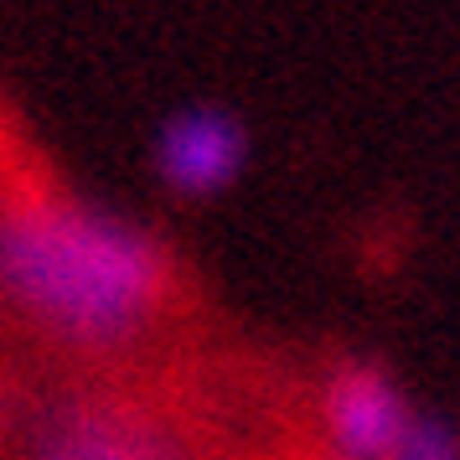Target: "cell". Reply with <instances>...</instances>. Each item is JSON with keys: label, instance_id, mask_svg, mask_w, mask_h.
I'll list each match as a JSON object with an SVG mask.
<instances>
[{"label": "cell", "instance_id": "obj_1", "mask_svg": "<svg viewBox=\"0 0 460 460\" xmlns=\"http://www.w3.org/2000/svg\"><path fill=\"white\" fill-rule=\"evenodd\" d=\"M171 285L146 228L73 197H16L0 208V295L47 336L114 352L150 326Z\"/></svg>", "mask_w": 460, "mask_h": 460}, {"label": "cell", "instance_id": "obj_2", "mask_svg": "<svg viewBox=\"0 0 460 460\" xmlns=\"http://www.w3.org/2000/svg\"><path fill=\"white\" fill-rule=\"evenodd\" d=\"M249 155V135L228 109H181L161 140H155V176L166 181L176 197H212V191L233 187V176L243 171Z\"/></svg>", "mask_w": 460, "mask_h": 460}, {"label": "cell", "instance_id": "obj_3", "mask_svg": "<svg viewBox=\"0 0 460 460\" xmlns=\"http://www.w3.org/2000/svg\"><path fill=\"white\" fill-rule=\"evenodd\" d=\"M409 398L377 367H341L326 383V435L347 460H394L409 429Z\"/></svg>", "mask_w": 460, "mask_h": 460}, {"label": "cell", "instance_id": "obj_4", "mask_svg": "<svg viewBox=\"0 0 460 460\" xmlns=\"http://www.w3.org/2000/svg\"><path fill=\"white\" fill-rule=\"evenodd\" d=\"M42 456H63V460H135V456H166L161 439L114 414H73L63 429L47 435Z\"/></svg>", "mask_w": 460, "mask_h": 460}, {"label": "cell", "instance_id": "obj_5", "mask_svg": "<svg viewBox=\"0 0 460 460\" xmlns=\"http://www.w3.org/2000/svg\"><path fill=\"white\" fill-rule=\"evenodd\" d=\"M394 460H456V429L429 414H409V429L398 439Z\"/></svg>", "mask_w": 460, "mask_h": 460}]
</instances>
